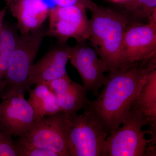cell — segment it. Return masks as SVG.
<instances>
[{
  "label": "cell",
  "mask_w": 156,
  "mask_h": 156,
  "mask_svg": "<svg viewBox=\"0 0 156 156\" xmlns=\"http://www.w3.org/2000/svg\"><path fill=\"white\" fill-rule=\"evenodd\" d=\"M123 43L127 60L132 63L149 59L156 56V26H133L126 28Z\"/></svg>",
  "instance_id": "10"
},
{
  "label": "cell",
  "mask_w": 156,
  "mask_h": 156,
  "mask_svg": "<svg viewBox=\"0 0 156 156\" xmlns=\"http://www.w3.org/2000/svg\"><path fill=\"white\" fill-rule=\"evenodd\" d=\"M134 104L142 112L149 125L155 126L156 121V70L149 74Z\"/></svg>",
  "instance_id": "15"
},
{
  "label": "cell",
  "mask_w": 156,
  "mask_h": 156,
  "mask_svg": "<svg viewBox=\"0 0 156 156\" xmlns=\"http://www.w3.org/2000/svg\"><path fill=\"white\" fill-rule=\"evenodd\" d=\"M1 99L0 121L12 136H22L36 123L33 108L25 96L14 95Z\"/></svg>",
  "instance_id": "9"
},
{
  "label": "cell",
  "mask_w": 156,
  "mask_h": 156,
  "mask_svg": "<svg viewBox=\"0 0 156 156\" xmlns=\"http://www.w3.org/2000/svg\"><path fill=\"white\" fill-rule=\"evenodd\" d=\"M17 37L15 30L4 23L0 34V93L5 80L9 61L15 48Z\"/></svg>",
  "instance_id": "16"
},
{
  "label": "cell",
  "mask_w": 156,
  "mask_h": 156,
  "mask_svg": "<svg viewBox=\"0 0 156 156\" xmlns=\"http://www.w3.org/2000/svg\"><path fill=\"white\" fill-rule=\"evenodd\" d=\"M89 37L98 56L113 72L131 63L128 61L123 43L127 22L123 16L113 11L95 6L90 10Z\"/></svg>",
  "instance_id": "2"
},
{
  "label": "cell",
  "mask_w": 156,
  "mask_h": 156,
  "mask_svg": "<svg viewBox=\"0 0 156 156\" xmlns=\"http://www.w3.org/2000/svg\"><path fill=\"white\" fill-rule=\"evenodd\" d=\"M68 143L70 156H102L108 133L89 110L69 115Z\"/></svg>",
  "instance_id": "4"
},
{
  "label": "cell",
  "mask_w": 156,
  "mask_h": 156,
  "mask_svg": "<svg viewBox=\"0 0 156 156\" xmlns=\"http://www.w3.org/2000/svg\"><path fill=\"white\" fill-rule=\"evenodd\" d=\"M12 136L9 129L0 121V156H17Z\"/></svg>",
  "instance_id": "18"
},
{
  "label": "cell",
  "mask_w": 156,
  "mask_h": 156,
  "mask_svg": "<svg viewBox=\"0 0 156 156\" xmlns=\"http://www.w3.org/2000/svg\"><path fill=\"white\" fill-rule=\"evenodd\" d=\"M69 61L83 81L84 87L94 96H97L99 89L105 83L108 71L106 65L92 48L83 46L72 48Z\"/></svg>",
  "instance_id": "8"
},
{
  "label": "cell",
  "mask_w": 156,
  "mask_h": 156,
  "mask_svg": "<svg viewBox=\"0 0 156 156\" xmlns=\"http://www.w3.org/2000/svg\"><path fill=\"white\" fill-rule=\"evenodd\" d=\"M113 1H116V2H118V1H122V0H113Z\"/></svg>",
  "instance_id": "23"
},
{
  "label": "cell",
  "mask_w": 156,
  "mask_h": 156,
  "mask_svg": "<svg viewBox=\"0 0 156 156\" xmlns=\"http://www.w3.org/2000/svg\"><path fill=\"white\" fill-rule=\"evenodd\" d=\"M127 8L137 15L147 17L156 22V0H122Z\"/></svg>",
  "instance_id": "17"
},
{
  "label": "cell",
  "mask_w": 156,
  "mask_h": 156,
  "mask_svg": "<svg viewBox=\"0 0 156 156\" xmlns=\"http://www.w3.org/2000/svg\"><path fill=\"white\" fill-rule=\"evenodd\" d=\"M69 122V115L58 112L38 121L16 140L24 144L53 151L58 156H70L68 143Z\"/></svg>",
  "instance_id": "6"
},
{
  "label": "cell",
  "mask_w": 156,
  "mask_h": 156,
  "mask_svg": "<svg viewBox=\"0 0 156 156\" xmlns=\"http://www.w3.org/2000/svg\"><path fill=\"white\" fill-rule=\"evenodd\" d=\"M46 84L56 95L62 111L68 115L86 108L90 101L86 88L73 81L68 74Z\"/></svg>",
  "instance_id": "13"
},
{
  "label": "cell",
  "mask_w": 156,
  "mask_h": 156,
  "mask_svg": "<svg viewBox=\"0 0 156 156\" xmlns=\"http://www.w3.org/2000/svg\"><path fill=\"white\" fill-rule=\"evenodd\" d=\"M29 92L27 100L33 108L37 122L62 111L56 95L48 84H37Z\"/></svg>",
  "instance_id": "14"
},
{
  "label": "cell",
  "mask_w": 156,
  "mask_h": 156,
  "mask_svg": "<svg viewBox=\"0 0 156 156\" xmlns=\"http://www.w3.org/2000/svg\"><path fill=\"white\" fill-rule=\"evenodd\" d=\"M17 156H58L52 151L24 144L16 140Z\"/></svg>",
  "instance_id": "19"
},
{
  "label": "cell",
  "mask_w": 156,
  "mask_h": 156,
  "mask_svg": "<svg viewBox=\"0 0 156 156\" xmlns=\"http://www.w3.org/2000/svg\"><path fill=\"white\" fill-rule=\"evenodd\" d=\"M56 5L60 7H68L76 5H83L90 10H92L96 5L90 0H53Z\"/></svg>",
  "instance_id": "20"
},
{
  "label": "cell",
  "mask_w": 156,
  "mask_h": 156,
  "mask_svg": "<svg viewBox=\"0 0 156 156\" xmlns=\"http://www.w3.org/2000/svg\"><path fill=\"white\" fill-rule=\"evenodd\" d=\"M83 5L57 6L50 10L49 24L45 35L59 41L74 38L78 42L89 39V20Z\"/></svg>",
  "instance_id": "7"
},
{
  "label": "cell",
  "mask_w": 156,
  "mask_h": 156,
  "mask_svg": "<svg viewBox=\"0 0 156 156\" xmlns=\"http://www.w3.org/2000/svg\"><path fill=\"white\" fill-rule=\"evenodd\" d=\"M8 7L7 6L0 10V34L4 24V19Z\"/></svg>",
  "instance_id": "21"
},
{
  "label": "cell",
  "mask_w": 156,
  "mask_h": 156,
  "mask_svg": "<svg viewBox=\"0 0 156 156\" xmlns=\"http://www.w3.org/2000/svg\"><path fill=\"white\" fill-rule=\"evenodd\" d=\"M45 33L41 28L18 35L9 61V68L0 98L24 95L30 90L29 73Z\"/></svg>",
  "instance_id": "3"
},
{
  "label": "cell",
  "mask_w": 156,
  "mask_h": 156,
  "mask_svg": "<svg viewBox=\"0 0 156 156\" xmlns=\"http://www.w3.org/2000/svg\"><path fill=\"white\" fill-rule=\"evenodd\" d=\"M53 6L50 0H13L9 7L23 34L41 28Z\"/></svg>",
  "instance_id": "12"
},
{
  "label": "cell",
  "mask_w": 156,
  "mask_h": 156,
  "mask_svg": "<svg viewBox=\"0 0 156 156\" xmlns=\"http://www.w3.org/2000/svg\"><path fill=\"white\" fill-rule=\"evenodd\" d=\"M71 48L67 47L51 50L32 65L28 76L30 86L46 83L67 74L66 65Z\"/></svg>",
  "instance_id": "11"
},
{
  "label": "cell",
  "mask_w": 156,
  "mask_h": 156,
  "mask_svg": "<svg viewBox=\"0 0 156 156\" xmlns=\"http://www.w3.org/2000/svg\"><path fill=\"white\" fill-rule=\"evenodd\" d=\"M155 69V56L110 73L101 92L85 109L92 112L108 134H112L126 121L147 78Z\"/></svg>",
  "instance_id": "1"
},
{
  "label": "cell",
  "mask_w": 156,
  "mask_h": 156,
  "mask_svg": "<svg viewBox=\"0 0 156 156\" xmlns=\"http://www.w3.org/2000/svg\"><path fill=\"white\" fill-rule=\"evenodd\" d=\"M122 126L107 136L102 156H144L148 141L142 128L149 125L142 112L133 103Z\"/></svg>",
  "instance_id": "5"
},
{
  "label": "cell",
  "mask_w": 156,
  "mask_h": 156,
  "mask_svg": "<svg viewBox=\"0 0 156 156\" xmlns=\"http://www.w3.org/2000/svg\"><path fill=\"white\" fill-rule=\"evenodd\" d=\"M5 1L6 3V6L8 7L11 5V3L12 2L13 0H5Z\"/></svg>",
  "instance_id": "22"
}]
</instances>
